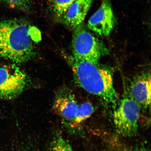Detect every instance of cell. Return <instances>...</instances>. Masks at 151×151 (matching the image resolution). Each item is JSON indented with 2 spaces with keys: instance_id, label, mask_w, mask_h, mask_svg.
<instances>
[{
  "instance_id": "cell-5",
  "label": "cell",
  "mask_w": 151,
  "mask_h": 151,
  "mask_svg": "<svg viewBox=\"0 0 151 151\" xmlns=\"http://www.w3.org/2000/svg\"><path fill=\"white\" fill-rule=\"evenodd\" d=\"M28 82L27 76L17 66H0V99L17 97L25 89Z\"/></svg>"
},
{
  "instance_id": "cell-9",
  "label": "cell",
  "mask_w": 151,
  "mask_h": 151,
  "mask_svg": "<svg viewBox=\"0 0 151 151\" xmlns=\"http://www.w3.org/2000/svg\"><path fill=\"white\" fill-rule=\"evenodd\" d=\"M93 0H75L61 19L68 28L74 29L82 23Z\"/></svg>"
},
{
  "instance_id": "cell-14",
  "label": "cell",
  "mask_w": 151,
  "mask_h": 151,
  "mask_svg": "<svg viewBox=\"0 0 151 151\" xmlns=\"http://www.w3.org/2000/svg\"><path fill=\"white\" fill-rule=\"evenodd\" d=\"M128 151H149V150L146 147L142 146L136 147Z\"/></svg>"
},
{
  "instance_id": "cell-11",
  "label": "cell",
  "mask_w": 151,
  "mask_h": 151,
  "mask_svg": "<svg viewBox=\"0 0 151 151\" xmlns=\"http://www.w3.org/2000/svg\"><path fill=\"white\" fill-rule=\"evenodd\" d=\"M75 0H52L53 12L56 17L61 20L62 17Z\"/></svg>"
},
{
  "instance_id": "cell-4",
  "label": "cell",
  "mask_w": 151,
  "mask_h": 151,
  "mask_svg": "<svg viewBox=\"0 0 151 151\" xmlns=\"http://www.w3.org/2000/svg\"><path fill=\"white\" fill-rule=\"evenodd\" d=\"M140 106L130 94L126 93L113 114V121L119 133L131 137L136 134L140 114Z\"/></svg>"
},
{
  "instance_id": "cell-3",
  "label": "cell",
  "mask_w": 151,
  "mask_h": 151,
  "mask_svg": "<svg viewBox=\"0 0 151 151\" xmlns=\"http://www.w3.org/2000/svg\"><path fill=\"white\" fill-rule=\"evenodd\" d=\"M73 55L75 59L99 63L100 60L109 53L103 43L81 24L74 29L72 40Z\"/></svg>"
},
{
  "instance_id": "cell-13",
  "label": "cell",
  "mask_w": 151,
  "mask_h": 151,
  "mask_svg": "<svg viewBox=\"0 0 151 151\" xmlns=\"http://www.w3.org/2000/svg\"><path fill=\"white\" fill-rule=\"evenodd\" d=\"M11 7L26 11L30 9V0H1Z\"/></svg>"
},
{
  "instance_id": "cell-1",
  "label": "cell",
  "mask_w": 151,
  "mask_h": 151,
  "mask_svg": "<svg viewBox=\"0 0 151 151\" xmlns=\"http://www.w3.org/2000/svg\"><path fill=\"white\" fill-rule=\"evenodd\" d=\"M41 39L39 30L24 21L0 20V59L28 62L35 55L33 42Z\"/></svg>"
},
{
  "instance_id": "cell-7",
  "label": "cell",
  "mask_w": 151,
  "mask_h": 151,
  "mask_svg": "<svg viewBox=\"0 0 151 151\" xmlns=\"http://www.w3.org/2000/svg\"><path fill=\"white\" fill-rule=\"evenodd\" d=\"M53 106L57 114L65 120L73 121L78 106L71 90L63 87L57 92Z\"/></svg>"
},
{
  "instance_id": "cell-10",
  "label": "cell",
  "mask_w": 151,
  "mask_h": 151,
  "mask_svg": "<svg viewBox=\"0 0 151 151\" xmlns=\"http://www.w3.org/2000/svg\"><path fill=\"white\" fill-rule=\"evenodd\" d=\"M94 111L93 105L89 102H85L78 106L76 116L73 122L78 124L86 120L91 116Z\"/></svg>"
},
{
  "instance_id": "cell-8",
  "label": "cell",
  "mask_w": 151,
  "mask_h": 151,
  "mask_svg": "<svg viewBox=\"0 0 151 151\" xmlns=\"http://www.w3.org/2000/svg\"><path fill=\"white\" fill-rule=\"evenodd\" d=\"M150 73L139 76L132 83L129 93L133 99L144 108L150 106L151 84Z\"/></svg>"
},
{
  "instance_id": "cell-2",
  "label": "cell",
  "mask_w": 151,
  "mask_h": 151,
  "mask_svg": "<svg viewBox=\"0 0 151 151\" xmlns=\"http://www.w3.org/2000/svg\"><path fill=\"white\" fill-rule=\"evenodd\" d=\"M68 61L79 86L104 103L116 105L119 97L113 83L112 70L99 63L75 59L72 56L69 57Z\"/></svg>"
},
{
  "instance_id": "cell-6",
  "label": "cell",
  "mask_w": 151,
  "mask_h": 151,
  "mask_svg": "<svg viewBox=\"0 0 151 151\" xmlns=\"http://www.w3.org/2000/svg\"><path fill=\"white\" fill-rule=\"evenodd\" d=\"M116 24L114 14L109 0H104L101 6L88 21V29L101 37L110 35Z\"/></svg>"
},
{
  "instance_id": "cell-12",
  "label": "cell",
  "mask_w": 151,
  "mask_h": 151,
  "mask_svg": "<svg viewBox=\"0 0 151 151\" xmlns=\"http://www.w3.org/2000/svg\"><path fill=\"white\" fill-rule=\"evenodd\" d=\"M49 151H74L70 144L61 135H58L52 139Z\"/></svg>"
}]
</instances>
